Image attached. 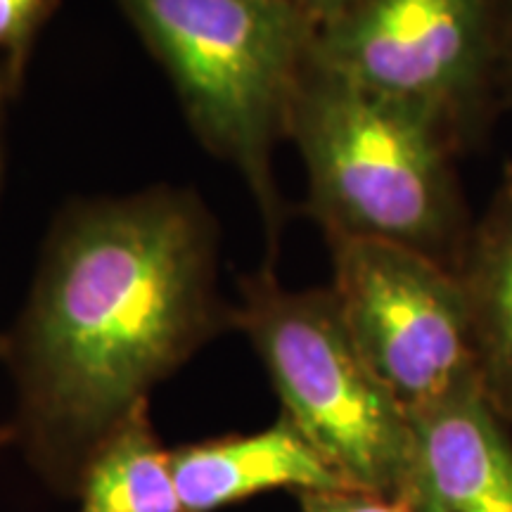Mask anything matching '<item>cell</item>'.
<instances>
[{"instance_id": "obj_1", "label": "cell", "mask_w": 512, "mask_h": 512, "mask_svg": "<svg viewBox=\"0 0 512 512\" xmlns=\"http://www.w3.org/2000/svg\"><path fill=\"white\" fill-rule=\"evenodd\" d=\"M226 320L202 202L150 190L74 209L8 344L31 463L76 494L107 434Z\"/></svg>"}, {"instance_id": "obj_2", "label": "cell", "mask_w": 512, "mask_h": 512, "mask_svg": "<svg viewBox=\"0 0 512 512\" xmlns=\"http://www.w3.org/2000/svg\"><path fill=\"white\" fill-rule=\"evenodd\" d=\"M287 136L304 159L309 209L325 238L394 242L456 273L475 221L453 164L458 150L437 121L311 60Z\"/></svg>"}, {"instance_id": "obj_3", "label": "cell", "mask_w": 512, "mask_h": 512, "mask_svg": "<svg viewBox=\"0 0 512 512\" xmlns=\"http://www.w3.org/2000/svg\"><path fill=\"white\" fill-rule=\"evenodd\" d=\"M209 150L280 223L271 152L313 60L318 24L292 0H119Z\"/></svg>"}, {"instance_id": "obj_4", "label": "cell", "mask_w": 512, "mask_h": 512, "mask_svg": "<svg viewBox=\"0 0 512 512\" xmlns=\"http://www.w3.org/2000/svg\"><path fill=\"white\" fill-rule=\"evenodd\" d=\"M268 370L283 415L349 489L399 501L411 465V413L358 351L330 287H245L233 316Z\"/></svg>"}, {"instance_id": "obj_5", "label": "cell", "mask_w": 512, "mask_h": 512, "mask_svg": "<svg viewBox=\"0 0 512 512\" xmlns=\"http://www.w3.org/2000/svg\"><path fill=\"white\" fill-rule=\"evenodd\" d=\"M313 62L427 114L458 152L501 112L496 0H354L318 27Z\"/></svg>"}, {"instance_id": "obj_6", "label": "cell", "mask_w": 512, "mask_h": 512, "mask_svg": "<svg viewBox=\"0 0 512 512\" xmlns=\"http://www.w3.org/2000/svg\"><path fill=\"white\" fill-rule=\"evenodd\" d=\"M328 242L339 316L408 413L479 382L463 287L451 268L394 242Z\"/></svg>"}, {"instance_id": "obj_7", "label": "cell", "mask_w": 512, "mask_h": 512, "mask_svg": "<svg viewBox=\"0 0 512 512\" xmlns=\"http://www.w3.org/2000/svg\"><path fill=\"white\" fill-rule=\"evenodd\" d=\"M411 512H512V437L482 387L467 384L411 413Z\"/></svg>"}, {"instance_id": "obj_8", "label": "cell", "mask_w": 512, "mask_h": 512, "mask_svg": "<svg viewBox=\"0 0 512 512\" xmlns=\"http://www.w3.org/2000/svg\"><path fill=\"white\" fill-rule=\"evenodd\" d=\"M169 460L183 512H219L275 489L354 491L283 413L254 434L178 446Z\"/></svg>"}, {"instance_id": "obj_9", "label": "cell", "mask_w": 512, "mask_h": 512, "mask_svg": "<svg viewBox=\"0 0 512 512\" xmlns=\"http://www.w3.org/2000/svg\"><path fill=\"white\" fill-rule=\"evenodd\" d=\"M463 287L479 387L512 425V162L472 223L456 268Z\"/></svg>"}, {"instance_id": "obj_10", "label": "cell", "mask_w": 512, "mask_h": 512, "mask_svg": "<svg viewBox=\"0 0 512 512\" xmlns=\"http://www.w3.org/2000/svg\"><path fill=\"white\" fill-rule=\"evenodd\" d=\"M76 494L79 512H183L169 451L152 430L147 403L95 448Z\"/></svg>"}, {"instance_id": "obj_11", "label": "cell", "mask_w": 512, "mask_h": 512, "mask_svg": "<svg viewBox=\"0 0 512 512\" xmlns=\"http://www.w3.org/2000/svg\"><path fill=\"white\" fill-rule=\"evenodd\" d=\"M50 0H0V50L8 55V69L19 72L38 27L48 15Z\"/></svg>"}, {"instance_id": "obj_12", "label": "cell", "mask_w": 512, "mask_h": 512, "mask_svg": "<svg viewBox=\"0 0 512 512\" xmlns=\"http://www.w3.org/2000/svg\"><path fill=\"white\" fill-rule=\"evenodd\" d=\"M297 498L302 512H411L366 491H302Z\"/></svg>"}, {"instance_id": "obj_13", "label": "cell", "mask_w": 512, "mask_h": 512, "mask_svg": "<svg viewBox=\"0 0 512 512\" xmlns=\"http://www.w3.org/2000/svg\"><path fill=\"white\" fill-rule=\"evenodd\" d=\"M498 19V98L512 110V0H496Z\"/></svg>"}, {"instance_id": "obj_14", "label": "cell", "mask_w": 512, "mask_h": 512, "mask_svg": "<svg viewBox=\"0 0 512 512\" xmlns=\"http://www.w3.org/2000/svg\"><path fill=\"white\" fill-rule=\"evenodd\" d=\"M292 3L297 5L299 10H304L320 27L323 22H328V19L339 15L344 8H349L354 0H292Z\"/></svg>"}, {"instance_id": "obj_15", "label": "cell", "mask_w": 512, "mask_h": 512, "mask_svg": "<svg viewBox=\"0 0 512 512\" xmlns=\"http://www.w3.org/2000/svg\"><path fill=\"white\" fill-rule=\"evenodd\" d=\"M10 81H12V72L10 69H3V72H0V102H3L5 93H8Z\"/></svg>"}, {"instance_id": "obj_16", "label": "cell", "mask_w": 512, "mask_h": 512, "mask_svg": "<svg viewBox=\"0 0 512 512\" xmlns=\"http://www.w3.org/2000/svg\"><path fill=\"white\" fill-rule=\"evenodd\" d=\"M0 439H3V437H0Z\"/></svg>"}]
</instances>
